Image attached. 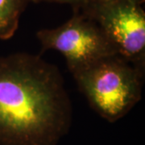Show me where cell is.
I'll return each mask as SVG.
<instances>
[{
  "mask_svg": "<svg viewBox=\"0 0 145 145\" xmlns=\"http://www.w3.org/2000/svg\"><path fill=\"white\" fill-rule=\"evenodd\" d=\"M71 123L55 65L25 52L0 57V145H57Z\"/></svg>",
  "mask_w": 145,
  "mask_h": 145,
  "instance_id": "6da1fadb",
  "label": "cell"
},
{
  "mask_svg": "<svg viewBox=\"0 0 145 145\" xmlns=\"http://www.w3.org/2000/svg\"><path fill=\"white\" fill-rule=\"evenodd\" d=\"M72 75L90 106L109 123L124 117L142 97L144 70L119 54L103 57Z\"/></svg>",
  "mask_w": 145,
  "mask_h": 145,
  "instance_id": "7a4b0ae2",
  "label": "cell"
},
{
  "mask_svg": "<svg viewBox=\"0 0 145 145\" xmlns=\"http://www.w3.org/2000/svg\"><path fill=\"white\" fill-rule=\"evenodd\" d=\"M78 10L93 20L117 52L144 70L145 13L131 0H87Z\"/></svg>",
  "mask_w": 145,
  "mask_h": 145,
  "instance_id": "3957f363",
  "label": "cell"
},
{
  "mask_svg": "<svg viewBox=\"0 0 145 145\" xmlns=\"http://www.w3.org/2000/svg\"><path fill=\"white\" fill-rule=\"evenodd\" d=\"M36 37L44 51L52 49L62 54L72 74L103 57L119 54L99 25L78 10H73L61 26L38 31Z\"/></svg>",
  "mask_w": 145,
  "mask_h": 145,
  "instance_id": "277c9868",
  "label": "cell"
},
{
  "mask_svg": "<svg viewBox=\"0 0 145 145\" xmlns=\"http://www.w3.org/2000/svg\"><path fill=\"white\" fill-rule=\"evenodd\" d=\"M30 0H0V40H6L15 35L21 15Z\"/></svg>",
  "mask_w": 145,
  "mask_h": 145,
  "instance_id": "5b68a950",
  "label": "cell"
},
{
  "mask_svg": "<svg viewBox=\"0 0 145 145\" xmlns=\"http://www.w3.org/2000/svg\"><path fill=\"white\" fill-rule=\"evenodd\" d=\"M87 0H30V2L33 3H65V4H69L72 7V9H77L80 7L81 6L83 5Z\"/></svg>",
  "mask_w": 145,
  "mask_h": 145,
  "instance_id": "8992f818",
  "label": "cell"
},
{
  "mask_svg": "<svg viewBox=\"0 0 145 145\" xmlns=\"http://www.w3.org/2000/svg\"><path fill=\"white\" fill-rule=\"evenodd\" d=\"M131 1H133V2H135V3H139V4H142V3H144V0H131Z\"/></svg>",
  "mask_w": 145,
  "mask_h": 145,
  "instance_id": "52a82bcc",
  "label": "cell"
}]
</instances>
